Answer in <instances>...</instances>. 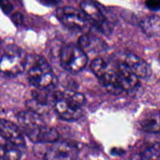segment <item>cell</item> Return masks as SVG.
Wrapping results in <instances>:
<instances>
[{
  "label": "cell",
  "mask_w": 160,
  "mask_h": 160,
  "mask_svg": "<svg viewBox=\"0 0 160 160\" xmlns=\"http://www.w3.org/2000/svg\"><path fill=\"white\" fill-rule=\"evenodd\" d=\"M129 160H149L142 152H134L131 155Z\"/></svg>",
  "instance_id": "obj_21"
},
{
  "label": "cell",
  "mask_w": 160,
  "mask_h": 160,
  "mask_svg": "<svg viewBox=\"0 0 160 160\" xmlns=\"http://www.w3.org/2000/svg\"><path fill=\"white\" fill-rule=\"evenodd\" d=\"M1 9L6 14H9L13 9V5L8 1H4L1 4Z\"/></svg>",
  "instance_id": "obj_20"
},
{
  "label": "cell",
  "mask_w": 160,
  "mask_h": 160,
  "mask_svg": "<svg viewBox=\"0 0 160 160\" xmlns=\"http://www.w3.org/2000/svg\"><path fill=\"white\" fill-rule=\"evenodd\" d=\"M159 59H160V54H159Z\"/></svg>",
  "instance_id": "obj_22"
},
{
  "label": "cell",
  "mask_w": 160,
  "mask_h": 160,
  "mask_svg": "<svg viewBox=\"0 0 160 160\" xmlns=\"http://www.w3.org/2000/svg\"><path fill=\"white\" fill-rule=\"evenodd\" d=\"M146 7L151 11H158L160 9V1H146L145 2Z\"/></svg>",
  "instance_id": "obj_19"
},
{
  "label": "cell",
  "mask_w": 160,
  "mask_h": 160,
  "mask_svg": "<svg viewBox=\"0 0 160 160\" xmlns=\"http://www.w3.org/2000/svg\"><path fill=\"white\" fill-rule=\"evenodd\" d=\"M140 151L149 160H158L160 158V144L154 142L148 144Z\"/></svg>",
  "instance_id": "obj_17"
},
{
  "label": "cell",
  "mask_w": 160,
  "mask_h": 160,
  "mask_svg": "<svg viewBox=\"0 0 160 160\" xmlns=\"http://www.w3.org/2000/svg\"><path fill=\"white\" fill-rule=\"evenodd\" d=\"M79 150L76 146L68 142L52 143L48 146L44 153V160H76Z\"/></svg>",
  "instance_id": "obj_9"
},
{
  "label": "cell",
  "mask_w": 160,
  "mask_h": 160,
  "mask_svg": "<svg viewBox=\"0 0 160 160\" xmlns=\"http://www.w3.org/2000/svg\"><path fill=\"white\" fill-rule=\"evenodd\" d=\"M12 21L16 25H21L22 24L24 21V16L21 12L17 11L13 13L11 16Z\"/></svg>",
  "instance_id": "obj_18"
},
{
  "label": "cell",
  "mask_w": 160,
  "mask_h": 160,
  "mask_svg": "<svg viewBox=\"0 0 160 160\" xmlns=\"http://www.w3.org/2000/svg\"><path fill=\"white\" fill-rule=\"evenodd\" d=\"M29 83L37 89H54L58 79L48 61L42 56L28 55L26 66Z\"/></svg>",
  "instance_id": "obj_2"
},
{
  "label": "cell",
  "mask_w": 160,
  "mask_h": 160,
  "mask_svg": "<svg viewBox=\"0 0 160 160\" xmlns=\"http://www.w3.org/2000/svg\"><path fill=\"white\" fill-rule=\"evenodd\" d=\"M90 68L100 83L112 94L132 91L139 85V78L114 54L95 58L91 62Z\"/></svg>",
  "instance_id": "obj_1"
},
{
  "label": "cell",
  "mask_w": 160,
  "mask_h": 160,
  "mask_svg": "<svg viewBox=\"0 0 160 160\" xmlns=\"http://www.w3.org/2000/svg\"><path fill=\"white\" fill-rule=\"evenodd\" d=\"M0 133L4 141L20 148L25 146L26 142L19 128L12 121L1 119L0 121Z\"/></svg>",
  "instance_id": "obj_11"
},
{
  "label": "cell",
  "mask_w": 160,
  "mask_h": 160,
  "mask_svg": "<svg viewBox=\"0 0 160 160\" xmlns=\"http://www.w3.org/2000/svg\"><path fill=\"white\" fill-rule=\"evenodd\" d=\"M26 106L28 110L31 111L40 116L47 114L49 112V106L42 104L34 99H29L26 102Z\"/></svg>",
  "instance_id": "obj_16"
},
{
  "label": "cell",
  "mask_w": 160,
  "mask_h": 160,
  "mask_svg": "<svg viewBox=\"0 0 160 160\" xmlns=\"http://www.w3.org/2000/svg\"><path fill=\"white\" fill-rule=\"evenodd\" d=\"M26 136L38 144L54 143L58 141L59 134L54 128L46 125L41 116L32 113L28 115L21 124Z\"/></svg>",
  "instance_id": "obj_3"
},
{
  "label": "cell",
  "mask_w": 160,
  "mask_h": 160,
  "mask_svg": "<svg viewBox=\"0 0 160 160\" xmlns=\"http://www.w3.org/2000/svg\"><path fill=\"white\" fill-rule=\"evenodd\" d=\"M79 6L89 23L99 32L106 35L111 32L112 25L100 4L92 1H84L80 2Z\"/></svg>",
  "instance_id": "obj_6"
},
{
  "label": "cell",
  "mask_w": 160,
  "mask_h": 160,
  "mask_svg": "<svg viewBox=\"0 0 160 160\" xmlns=\"http://www.w3.org/2000/svg\"><path fill=\"white\" fill-rule=\"evenodd\" d=\"M56 17L66 27L75 31H82L88 28L89 24L81 11L72 6L59 7L56 9Z\"/></svg>",
  "instance_id": "obj_7"
},
{
  "label": "cell",
  "mask_w": 160,
  "mask_h": 160,
  "mask_svg": "<svg viewBox=\"0 0 160 160\" xmlns=\"http://www.w3.org/2000/svg\"><path fill=\"white\" fill-rule=\"evenodd\" d=\"M59 59L61 67L71 73L82 70L88 61L86 53L78 44L71 42L61 46Z\"/></svg>",
  "instance_id": "obj_5"
},
{
  "label": "cell",
  "mask_w": 160,
  "mask_h": 160,
  "mask_svg": "<svg viewBox=\"0 0 160 160\" xmlns=\"http://www.w3.org/2000/svg\"><path fill=\"white\" fill-rule=\"evenodd\" d=\"M140 27L147 36L160 37V16L153 14L145 17L141 21Z\"/></svg>",
  "instance_id": "obj_14"
},
{
  "label": "cell",
  "mask_w": 160,
  "mask_h": 160,
  "mask_svg": "<svg viewBox=\"0 0 160 160\" xmlns=\"http://www.w3.org/2000/svg\"><path fill=\"white\" fill-rule=\"evenodd\" d=\"M115 56L124 62L139 78H149L152 74L149 64L141 57L132 53L117 52Z\"/></svg>",
  "instance_id": "obj_10"
},
{
  "label": "cell",
  "mask_w": 160,
  "mask_h": 160,
  "mask_svg": "<svg viewBox=\"0 0 160 160\" xmlns=\"http://www.w3.org/2000/svg\"><path fill=\"white\" fill-rule=\"evenodd\" d=\"M139 124L141 129L149 133H157L160 131V112L151 110L142 115Z\"/></svg>",
  "instance_id": "obj_13"
},
{
  "label": "cell",
  "mask_w": 160,
  "mask_h": 160,
  "mask_svg": "<svg viewBox=\"0 0 160 160\" xmlns=\"http://www.w3.org/2000/svg\"><path fill=\"white\" fill-rule=\"evenodd\" d=\"M54 110L61 119L71 121L78 120L81 117L82 108L72 101L64 97L61 91H54Z\"/></svg>",
  "instance_id": "obj_8"
},
{
  "label": "cell",
  "mask_w": 160,
  "mask_h": 160,
  "mask_svg": "<svg viewBox=\"0 0 160 160\" xmlns=\"http://www.w3.org/2000/svg\"><path fill=\"white\" fill-rule=\"evenodd\" d=\"M28 56L16 44H8L1 50V71L5 76L14 77L26 70Z\"/></svg>",
  "instance_id": "obj_4"
},
{
  "label": "cell",
  "mask_w": 160,
  "mask_h": 160,
  "mask_svg": "<svg viewBox=\"0 0 160 160\" xmlns=\"http://www.w3.org/2000/svg\"><path fill=\"white\" fill-rule=\"evenodd\" d=\"M78 45L86 52L100 53L108 48L106 41L92 32H86L78 39Z\"/></svg>",
  "instance_id": "obj_12"
},
{
  "label": "cell",
  "mask_w": 160,
  "mask_h": 160,
  "mask_svg": "<svg viewBox=\"0 0 160 160\" xmlns=\"http://www.w3.org/2000/svg\"><path fill=\"white\" fill-rule=\"evenodd\" d=\"M20 148L4 141L1 146V156L2 160H20L22 152Z\"/></svg>",
  "instance_id": "obj_15"
}]
</instances>
